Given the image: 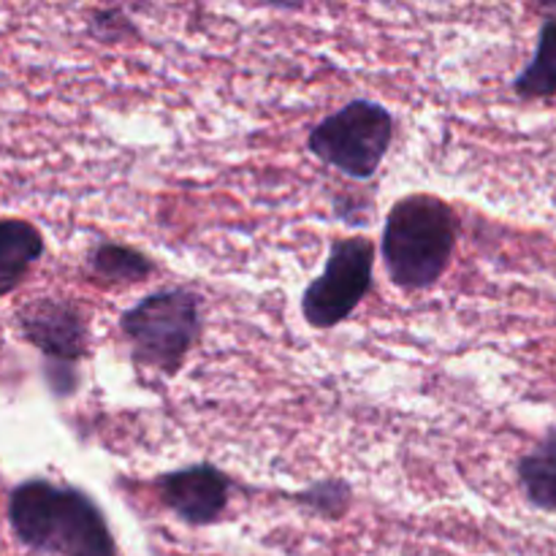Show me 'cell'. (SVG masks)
Masks as SVG:
<instances>
[{
    "label": "cell",
    "mask_w": 556,
    "mask_h": 556,
    "mask_svg": "<svg viewBox=\"0 0 556 556\" xmlns=\"http://www.w3.org/2000/svg\"><path fill=\"white\" fill-rule=\"evenodd\" d=\"M9 521L25 546L58 556H117L106 519L87 494L49 481L14 489Z\"/></svg>",
    "instance_id": "cell-1"
},
{
    "label": "cell",
    "mask_w": 556,
    "mask_h": 556,
    "mask_svg": "<svg viewBox=\"0 0 556 556\" xmlns=\"http://www.w3.org/2000/svg\"><path fill=\"white\" fill-rule=\"evenodd\" d=\"M456 244V215L438 195L416 193L389 212L383 258L391 280L407 291H421L448 266Z\"/></svg>",
    "instance_id": "cell-2"
},
{
    "label": "cell",
    "mask_w": 556,
    "mask_h": 556,
    "mask_svg": "<svg viewBox=\"0 0 556 556\" xmlns=\"http://www.w3.org/2000/svg\"><path fill=\"white\" fill-rule=\"evenodd\" d=\"M119 326L136 362L177 372L199 334V299L188 291H157L128 309Z\"/></svg>",
    "instance_id": "cell-3"
},
{
    "label": "cell",
    "mask_w": 556,
    "mask_h": 556,
    "mask_svg": "<svg viewBox=\"0 0 556 556\" xmlns=\"http://www.w3.org/2000/svg\"><path fill=\"white\" fill-rule=\"evenodd\" d=\"M391 114L380 103L353 101L309 134V150L353 179H369L391 144Z\"/></svg>",
    "instance_id": "cell-4"
},
{
    "label": "cell",
    "mask_w": 556,
    "mask_h": 556,
    "mask_svg": "<svg viewBox=\"0 0 556 556\" xmlns=\"http://www.w3.org/2000/svg\"><path fill=\"white\" fill-rule=\"evenodd\" d=\"M375 248L369 239L353 237L334 244L326 269L313 286L304 291L302 313L309 326L331 329L342 324L367 296L372 282Z\"/></svg>",
    "instance_id": "cell-5"
},
{
    "label": "cell",
    "mask_w": 556,
    "mask_h": 556,
    "mask_svg": "<svg viewBox=\"0 0 556 556\" xmlns=\"http://www.w3.org/2000/svg\"><path fill=\"white\" fill-rule=\"evenodd\" d=\"M20 324L27 340L52 362L71 367L85 353V320L74 304L41 299L22 309Z\"/></svg>",
    "instance_id": "cell-6"
},
{
    "label": "cell",
    "mask_w": 556,
    "mask_h": 556,
    "mask_svg": "<svg viewBox=\"0 0 556 556\" xmlns=\"http://www.w3.org/2000/svg\"><path fill=\"white\" fill-rule=\"evenodd\" d=\"M228 478L210 465H195L161 478V497L166 508L195 527L220 519L228 505Z\"/></svg>",
    "instance_id": "cell-7"
},
{
    "label": "cell",
    "mask_w": 556,
    "mask_h": 556,
    "mask_svg": "<svg viewBox=\"0 0 556 556\" xmlns=\"http://www.w3.org/2000/svg\"><path fill=\"white\" fill-rule=\"evenodd\" d=\"M43 239L30 223L0 220V296L14 291L41 258Z\"/></svg>",
    "instance_id": "cell-8"
},
{
    "label": "cell",
    "mask_w": 556,
    "mask_h": 556,
    "mask_svg": "<svg viewBox=\"0 0 556 556\" xmlns=\"http://www.w3.org/2000/svg\"><path fill=\"white\" fill-rule=\"evenodd\" d=\"M527 500L541 510H556V432L519 462Z\"/></svg>",
    "instance_id": "cell-9"
},
{
    "label": "cell",
    "mask_w": 556,
    "mask_h": 556,
    "mask_svg": "<svg viewBox=\"0 0 556 556\" xmlns=\"http://www.w3.org/2000/svg\"><path fill=\"white\" fill-rule=\"evenodd\" d=\"M514 90L521 98H548L556 92V16L543 22L535 58L516 76Z\"/></svg>",
    "instance_id": "cell-10"
},
{
    "label": "cell",
    "mask_w": 556,
    "mask_h": 556,
    "mask_svg": "<svg viewBox=\"0 0 556 556\" xmlns=\"http://www.w3.org/2000/svg\"><path fill=\"white\" fill-rule=\"evenodd\" d=\"M92 271L106 282H139L152 271V264L130 248L101 244L90 258Z\"/></svg>",
    "instance_id": "cell-11"
}]
</instances>
